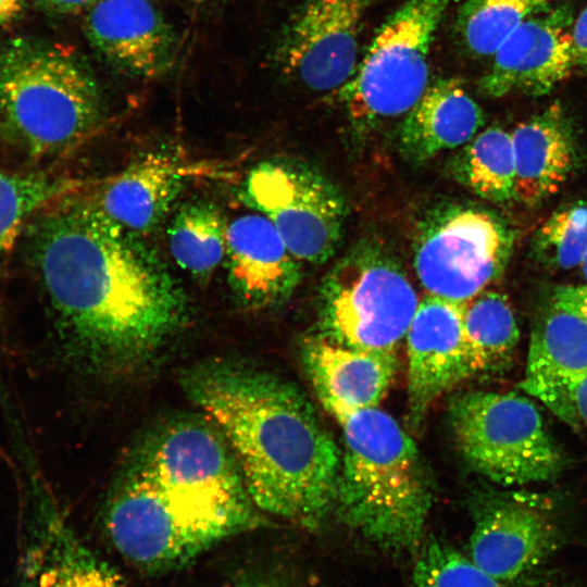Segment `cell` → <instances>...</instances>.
Segmentation results:
<instances>
[{
    "mask_svg": "<svg viewBox=\"0 0 587 587\" xmlns=\"http://www.w3.org/2000/svg\"><path fill=\"white\" fill-rule=\"evenodd\" d=\"M24 243L66 351L91 370L140 369L187 321L186 295L159 255L76 189L29 220Z\"/></svg>",
    "mask_w": 587,
    "mask_h": 587,
    "instance_id": "6da1fadb",
    "label": "cell"
},
{
    "mask_svg": "<svg viewBox=\"0 0 587 587\" xmlns=\"http://www.w3.org/2000/svg\"><path fill=\"white\" fill-rule=\"evenodd\" d=\"M265 522L224 437L196 417L166 421L140 439L104 510L116 551L153 572L179 567Z\"/></svg>",
    "mask_w": 587,
    "mask_h": 587,
    "instance_id": "7a4b0ae2",
    "label": "cell"
},
{
    "mask_svg": "<svg viewBox=\"0 0 587 587\" xmlns=\"http://www.w3.org/2000/svg\"><path fill=\"white\" fill-rule=\"evenodd\" d=\"M180 384L224 437L262 513L308 528L325 519L335 504L341 455L294 384L227 359L193 365Z\"/></svg>",
    "mask_w": 587,
    "mask_h": 587,
    "instance_id": "3957f363",
    "label": "cell"
},
{
    "mask_svg": "<svg viewBox=\"0 0 587 587\" xmlns=\"http://www.w3.org/2000/svg\"><path fill=\"white\" fill-rule=\"evenodd\" d=\"M337 422L345 439L334 504L340 519L382 549L417 553L433 495L414 441L377 407Z\"/></svg>",
    "mask_w": 587,
    "mask_h": 587,
    "instance_id": "277c9868",
    "label": "cell"
},
{
    "mask_svg": "<svg viewBox=\"0 0 587 587\" xmlns=\"http://www.w3.org/2000/svg\"><path fill=\"white\" fill-rule=\"evenodd\" d=\"M102 117L99 86L74 51L36 37L0 45V128L30 157L73 150Z\"/></svg>",
    "mask_w": 587,
    "mask_h": 587,
    "instance_id": "5b68a950",
    "label": "cell"
},
{
    "mask_svg": "<svg viewBox=\"0 0 587 587\" xmlns=\"http://www.w3.org/2000/svg\"><path fill=\"white\" fill-rule=\"evenodd\" d=\"M419 302L395 257L377 242L362 241L321 284L322 336L351 348L395 352Z\"/></svg>",
    "mask_w": 587,
    "mask_h": 587,
    "instance_id": "8992f818",
    "label": "cell"
},
{
    "mask_svg": "<svg viewBox=\"0 0 587 587\" xmlns=\"http://www.w3.org/2000/svg\"><path fill=\"white\" fill-rule=\"evenodd\" d=\"M453 0H407L382 24L338 90L351 123L365 130L405 115L428 87L429 49Z\"/></svg>",
    "mask_w": 587,
    "mask_h": 587,
    "instance_id": "52a82bcc",
    "label": "cell"
},
{
    "mask_svg": "<svg viewBox=\"0 0 587 587\" xmlns=\"http://www.w3.org/2000/svg\"><path fill=\"white\" fill-rule=\"evenodd\" d=\"M450 424L465 461L491 482H546L565 464L537 407L516 392L473 391L457 398Z\"/></svg>",
    "mask_w": 587,
    "mask_h": 587,
    "instance_id": "ba28073f",
    "label": "cell"
},
{
    "mask_svg": "<svg viewBox=\"0 0 587 587\" xmlns=\"http://www.w3.org/2000/svg\"><path fill=\"white\" fill-rule=\"evenodd\" d=\"M516 234L497 212L442 203L425 213L414 239V268L428 295L464 303L498 279Z\"/></svg>",
    "mask_w": 587,
    "mask_h": 587,
    "instance_id": "9c48e42d",
    "label": "cell"
},
{
    "mask_svg": "<svg viewBox=\"0 0 587 587\" xmlns=\"http://www.w3.org/2000/svg\"><path fill=\"white\" fill-rule=\"evenodd\" d=\"M239 191L247 207L272 222L299 261L323 264L339 247L346 200L315 167L296 161H264L250 170Z\"/></svg>",
    "mask_w": 587,
    "mask_h": 587,
    "instance_id": "30bf717a",
    "label": "cell"
},
{
    "mask_svg": "<svg viewBox=\"0 0 587 587\" xmlns=\"http://www.w3.org/2000/svg\"><path fill=\"white\" fill-rule=\"evenodd\" d=\"M566 536L551 499L528 491L496 492L473 509L469 557L501 579H516L546 567Z\"/></svg>",
    "mask_w": 587,
    "mask_h": 587,
    "instance_id": "8fae6325",
    "label": "cell"
},
{
    "mask_svg": "<svg viewBox=\"0 0 587 587\" xmlns=\"http://www.w3.org/2000/svg\"><path fill=\"white\" fill-rule=\"evenodd\" d=\"M375 1H305L287 20L276 39V67L310 90H339L358 67L362 22Z\"/></svg>",
    "mask_w": 587,
    "mask_h": 587,
    "instance_id": "7c38bea8",
    "label": "cell"
},
{
    "mask_svg": "<svg viewBox=\"0 0 587 587\" xmlns=\"http://www.w3.org/2000/svg\"><path fill=\"white\" fill-rule=\"evenodd\" d=\"M574 21L570 5L551 4L523 22L495 52L491 68L479 79V92L489 98L550 93L575 68Z\"/></svg>",
    "mask_w": 587,
    "mask_h": 587,
    "instance_id": "4fadbf2b",
    "label": "cell"
},
{
    "mask_svg": "<svg viewBox=\"0 0 587 587\" xmlns=\"http://www.w3.org/2000/svg\"><path fill=\"white\" fill-rule=\"evenodd\" d=\"M29 510V542L21 587H125L116 573L75 538L37 469L23 474Z\"/></svg>",
    "mask_w": 587,
    "mask_h": 587,
    "instance_id": "5bb4252c",
    "label": "cell"
},
{
    "mask_svg": "<svg viewBox=\"0 0 587 587\" xmlns=\"http://www.w3.org/2000/svg\"><path fill=\"white\" fill-rule=\"evenodd\" d=\"M408 407L417 427L445 392L470 377L463 328V303L427 295L405 335Z\"/></svg>",
    "mask_w": 587,
    "mask_h": 587,
    "instance_id": "9a60e30c",
    "label": "cell"
},
{
    "mask_svg": "<svg viewBox=\"0 0 587 587\" xmlns=\"http://www.w3.org/2000/svg\"><path fill=\"white\" fill-rule=\"evenodd\" d=\"M85 33L102 60L132 76H163L176 59L177 36L151 0H98Z\"/></svg>",
    "mask_w": 587,
    "mask_h": 587,
    "instance_id": "2e32d148",
    "label": "cell"
},
{
    "mask_svg": "<svg viewBox=\"0 0 587 587\" xmlns=\"http://www.w3.org/2000/svg\"><path fill=\"white\" fill-rule=\"evenodd\" d=\"M225 259L229 287L248 309L284 303L302 277L301 262L272 222L258 212L240 215L227 225Z\"/></svg>",
    "mask_w": 587,
    "mask_h": 587,
    "instance_id": "e0dca14e",
    "label": "cell"
},
{
    "mask_svg": "<svg viewBox=\"0 0 587 587\" xmlns=\"http://www.w3.org/2000/svg\"><path fill=\"white\" fill-rule=\"evenodd\" d=\"M301 359L320 402L336 421L376 408L397 367L394 351L351 348L322 335L304 341Z\"/></svg>",
    "mask_w": 587,
    "mask_h": 587,
    "instance_id": "ac0fdd59",
    "label": "cell"
},
{
    "mask_svg": "<svg viewBox=\"0 0 587 587\" xmlns=\"http://www.w3.org/2000/svg\"><path fill=\"white\" fill-rule=\"evenodd\" d=\"M587 376V322L553 300L534 323L520 388L567 420V389Z\"/></svg>",
    "mask_w": 587,
    "mask_h": 587,
    "instance_id": "d6986e66",
    "label": "cell"
},
{
    "mask_svg": "<svg viewBox=\"0 0 587 587\" xmlns=\"http://www.w3.org/2000/svg\"><path fill=\"white\" fill-rule=\"evenodd\" d=\"M511 139L515 200L527 207L557 193L579 165L573 123L559 102L520 123Z\"/></svg>",
    "mask_w": 587,
    "mask_h": 587,
    "instance_id": "ffe728a7",
    "label": "cell"
},
{
    "mask_svg": "<svg viewBox=\"0 0 587 587\" xmlns=\"http://www.w3.org/2000/svg\"><path fill=\"white\" fill-rule=\"evenodd\" d=\"M484 112L458 78L428 85L405 114L398 146L409 161L421 163L446 150L466 145L483 127Z\"/></svg>",
    "mask_w": 587,
    "mask_h": 587,
    "instance_id": "44dd1931",
    "label": "cell"
},
{
    "mask_svg": "<svg viewBox=\"0 0 587 587\" xmlns=\"http://www.w3.org/2000/svg\"><path fill=\"white\" fill-rule=\"evenodd\" d=\"M187 174L170 153L149 152L107 183L95 200L122 227L137 235L148 233L165 218Z\"/></svg>",
    "mask_w": 587,
    "mask_h": 587,
    "instance_id": "7402d4cb",
    "label": "cell"
},
{
    "mask_svg": "<svg viewBox=\"0 0 587 587\" xmlns=\"http://www.w3.org/2000/svg\"><path fill=\"white\" fill-rule=\"evenodd\" d=\"M463 328L470 376L504 367L520 340L509 300L494 290H483L463 303Z\"/></svg>",
    "mask_w": 587,
    "mask_h": 587,
    "instance_id": "603a6c76",
    "label": "cell"
},
{
    "mask_svg": "<svg viewBox=\"0 0 587 587\" xmlns=\"http://www.w3.org/2000/svg\"><path fill=\"white\" fill-rule=\"evenodd\" d=\"M455 180L494 203L515 200V166L511 133L492 126L478 133L451 162Z\"/></svg>",
    "mask_w": 587,
    "mask_h": 587,
    "instance_id": "cb8c5ba5",
    "label": "cell"
},
{
    "mask_svg": "<svg viewBox=\"0 0 587 587\" xmlns=\"http://www.w3.org/2000/svg\"><path fill=\"white\" fill-rule=\"evenodd\" d=\"M416 554L413 587H571L562 575L546 567L516 579L495 577L438 539L423 544Z\"/></svg>",
    "mask_w": 587,
    "mask_h": 587,
    "instance_id": "d4e9b609",
    "label": "cell"
},
{
    "mask_svg": "<svg viewBox=\"0 0 587 587\" xmlns=\"http://www.w3.org/2000/svg\"><path fill=\"white\" fill-rule=\"evenodd\" d=\"M227 225L221 210L211 202L184 204L167 232L173 259L193 277L209 278L225 258Z\"/></svg>",
    "mask_w": 587,
    "mask_h": 587,
    "instance_id": "484cf974",
    "label": "cell"
},
{
    "mask_svg": "<svg viewBox=\"0 0 587 587\" xmlns=\"http://www.w3.org/2000/svg\"><path fill=\"white\" fill-rule=\"evenodd\" d=\"M551 5V0H466L460 8L455 32L473 57L494 55L527 18Z\"/></svg>",
    "mask_w": 587,
    "mask_h": 587,
    "instance_id": "4316f807",
    "label": "cell"
},
{
    "mask_svg": "<svg viewBox=\"0 0 587 587\" xmlns=\"http://www.w3.org/2000/svg\"><path fill=\"white\" fill-rule=\"evenodd\" d=\"M78 183L43 172L0 168V264L29 220Z\"/></svg>",
    "mask_w": 587,
    "mask_h": 587,
    "instance_id": "83f0119b",
    "label": "cell"
},
{
    "mask_svg": "<svg viewBox=\"0 0 587 587\" xmlns=\"http://www.w3.org/2000/svg\"><path fill=\"white\" fill-rule=\"evenodd\" d=\"M587 251V202L577 201L555 211L534 234L530 252L550 270L579 266Z\"/></svg>",
    "mask_w": 587,
    "mask_h": 587,
    "instance_id": "f1b7e54d",
    "label": "cell"
},
{
    "mask_svg": "<svg viewBox=\"0 0 587 587\" xmlns=\"http://www.w3.org/2000/svg\"><path fill=\"white\" fill-rule=\"evenodd\" d=\"M552 300L587 322V285H561L552 294Z\"/></svg>",
    "mask_w": 587,
    "mask_h": 587,
    "instance_id": "f546056e",
    "label": "cell"
},
{
    "mask_svg": "<svg viewBox=\"0 0 587 587\" xmlns=\"http://www.w3.org/2000/svg\"><path fill=\"white\" fill-rule=\"evenodd\" d=\"M567 423L587 426V376L567 389Z\"/></svg>",
    "mask_w": 587,
    "mask_h": 587,
    "instance_id": "4dcf8cb0",
    "label": "cell"
},
{
    "mask_svg": "<svg viewBox=\"0 0 587 587\" xmlns=\"http://www.w3.org/2000/svg\"><path fill=\"white\" fill-rule=\"evenodd\" d=\"M572 40L574 66L587 74V5L574 21Z\"/></svg>",
    "mask_w": 587,
    "mask_h": 587,
    "instance_id": "1f68e13d",
    "label": "cell"
},
{
    "mask_svg": "<svg viewBox=\"0 0 587 587\" xmlns=\"http://www.w3.org/2000/svg\"><path fill=\"white\" fill-rule=\"evenodd\" d=\"M48 10L59 14H76L88 10L98 0H38Z\"/></svg>",
    "mask_w": 587,
    "mask_h": 587,
    "instance_id": "d6a6232c",
    "label": "cell"
},
{
    "mask_svg": "<svg viewBox=\"0 0 587 587\" xmlns=\"http://www.w3.org/2000/svg\"><path fill=\"white\" fill-rule=\"evenodd\" d=\"M24 0H0V26L15 20L23 10Z\"/></svg>",
    "mask_w": 587,
    "mask_h": 587,
    "instance_id": "836d02e7",
    "label": "cell"
},
{
    "mask_svg": "<svg viewBox=\"0 0 587 587\" xmlns=\"http://www.w3.org/2000/svg\"><path fill=\"white\" fill-rule=\"evenodd\" d=\"M579 267L584 277L585 285H587V251L579 264Z\"/></svg>",
    "mask_w": 587,
    "mask_h": 587,
    "instance_id": "e575fe53",
    "label": "cell"
},
{
    "mask_svg": "<svg viewBox=\"0 0 587 587\" xmlns=\"http://www.w3.org/2000/svg\"><path fill=\"white\" fill-rule=\"evenodd\" d=\"M249 587H267V586H264V585H257V586H249Z\"/></svg>",
    "mask_w": 587,
    "mask_h": 587,
    "instance_id": "d590c367",
    "label": "cell"
},
{
    "mask_svg": "<svg viewBox=\"0 0 587 587\" xmlns=\"http://www.w3.org/2000/svg\"><path fill=\"white\" fill-rule=\"evenodd\" d=\"M192 1H203V0H192Z\"/></svg>",
    "mask_w": 587,
    "mask_h": 587,
    "instance_id": "8d00e7d4",
    "label": "cell"
}]
</instances>
